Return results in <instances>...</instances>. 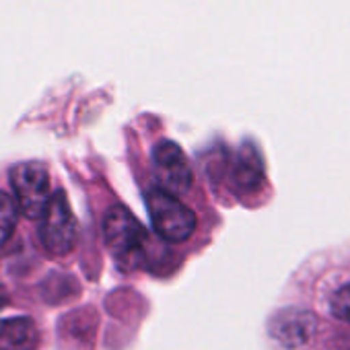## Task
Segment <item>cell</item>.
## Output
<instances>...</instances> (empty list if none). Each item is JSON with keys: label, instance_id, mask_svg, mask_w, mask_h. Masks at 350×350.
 <instances>
[{"label": "cell", "instance_id": "cell-3", "mask_svg": "<svg viewBox=\"0 0 350 350\" xmlns=\"http://www.w3.org/2000/svg\"><path fill=\"white\" fill-rule=\"evenodd\" d=\"M9 178H11L19 213H23V217L31 221H38L52 198L48 169L42 163L27 161L15 165L9 173Z\"/></svg>", "mask_w": 350, "mask_h": 350}, {"label": "cell", "instance_id": "cell-8", "mask_svg": "<svg viewBox=\"0 0 350 350\" xmlns=\"http://www.w3.org/2000/svg\"><path fill=\"white\" fill-rule=\"evenodd\" d=\"M19 221V206L15 198L0 190V247H3L15 233Z\"/></svg>", "mask_w": 350, "mask_h": 350}, {"label": "cell", "instance_id": "cell-10", "mask_svg": "<svg viewBox=\"0 0 350 350\" xmlns=\"http://www.w3.org/2000/svg\"><path fill=\"white\" fill-rule=\"evenodd\" d=\"M5 305V291H3V286H0V307Z\"/></svg>", "mask_w": 350, "mask_h": 350}, {"label": "cell", "instance_id": "cell-9", "mask_svg": "<svg viewBox=\"0 0 350 350\" xmlns=\"http://www.w3.org/2000/svg\"><path fill=\"white\" fill-rule=\"evenodd\" d=\"M332 313H334L338 319L350 323V284L342 286V288L332 297Z\"/></svg>", "mask_w": 350, "mask_h": 350}, {"label": "cell", "instance_id": "cell-7", "mask_svg": "<svg viewBox=\"0 0 350 350\" xmlns=\"http://www.w3.org/2000/svg\"><path fill=\"white\" fill-rule=\"evenodd\" d=\"M40 332L33 319L13 317L0 323V350H36Z\"/></svg>", "mask_w": 350, "mask_h": 350}, {"label": "cell", "instance_id": "cell-4", "mask_svg": "<svg viewBox=\"0 0 350 350\" xmlns=\"http://www.w3.org/2000/svg\"><path fill=\"white\" fill-rule=\"evenodd\" d=\"M103 239L118 260H134L146 245V231L126 206L116 204L103 217Z\"/></svg>", "mask_w": 350, "mask_h": 350}, {"label": "cell", "instance_id": "cell-1", "mask_svg": "<svg viewBox=\"0 0 350 350\" xmlns=\"http://www.w3.org/2000/svg\"><path fill=\"white\" fill-rule=\"evenodd\" d=\"M146 208L154 233L169 243H184L196 233L198 219L194 211L159 186L146 192Z\"/></svg>", "mask_w": 350, "mask_h": 350}, {"label": "cell", "instance_id": "cell-5", "mask_svg": "<svg viewBox=\"0 0 350 350\" xmlns=\"http://www.w3.org/2000/svg\"><path fill=\"white\" fill-rule=\"evenodd\" d=\"M152 165L159 180V188L171 194H184L192 188L194 175L190 161L175 142L161 140L152 148Z\"/></svg>", "mask_w": 350, "mask_h": 350}, {"label": "cell", "instance_id": "cell-6", "mask_svg": "<svg viewBox=\"0 0 350 350\" xmlns=\"http://www.w3.org/2000/svg\"><path fill=\"white\" fill-rule=\"evenodd\" d=\"M315 332V317L303 309H284L272 317L270 334L284 348L305 346Z\"/></svg>", "mask_w": 350, "mask_h": 350}, {"label": "cell", "instance_id": "cell-2", "mask_svg": "<svg viewBox=\"0 0 350 350\" xmlns=\"http://www.w3.org/2000/svg\"><path fill=\"white\" fill-rule=\"evenodd\" d=\"M38 221H40V241L48 254L62 258L75 250L79 237V223L62 190L52 194L44 215Z\"/></svg>", "mask_w": 350, "mask_h": 350}]
</instances>
